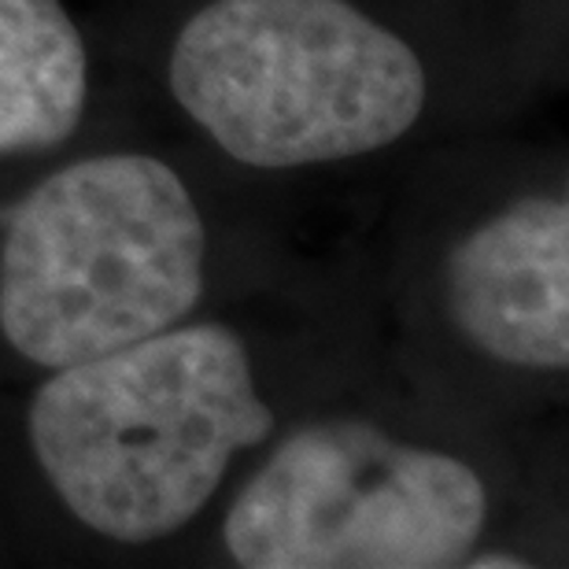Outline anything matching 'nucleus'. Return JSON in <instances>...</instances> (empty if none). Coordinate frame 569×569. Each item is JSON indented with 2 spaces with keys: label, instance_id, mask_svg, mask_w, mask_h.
<instances>
[{
  "label": "nucleus",
  "instance_id": "7",
  "mask_svg": "<svg viewBox=\"0 0 569 569\" xmlns=\"http://www.w3.org/2000/svg\"><path fill=\"white\" fill-rule=\"evenodd\" d=\"M473 555V551H470ZM473 569H521L526 562L515 559V555H496V551H488V555H473V559H466Z\"/></svg>",
  "mask_w": 569,
  "mask_h": 569
},
{
  "label": "nucleus",
  "instance_id": "5",
  "mask_svg": "<svg viewBox=\"0 0 569 569\" xmlns=\"http://www.w3.org/2000/svg\"><path fill=\"white\" fill-rule=\"evenodd\" d=\"M455 322L507 367H569V208L529 197L455 244L448 259Z\"/></svg>",
  "mask_w": 569,
  "mask_h": 569
},
{
  "label": "nucleus",
  "instance_id": "6",
  "mask_svg": "<svg viewBox=\"0 0 569 569\" xmlns=\"http://www.w3.org/2000/svg\"><path fill=\"white\" fill-rule=\"evenodd\" d=\"M86 111V44L60 0H0V156L63 144Z\"/></svg>",
  "mask_w": 569,
  "mask_h": 569
},
{
  "label": "nucleus",
  "instance_id": "2",
  "mask_svg": "<svg viewBox=\"0 0 569 569\" xmlns=\"http://www.w3.org/2000/svg\"><path fill=\"white\" fill-rule=\"evenodd\" d=\"M203 222L152 156H97L44 178L0 248V329L60 370L178 326L203 292Z\"/></svg>",
  "mask_w": 569,
  "mask_h": 569
},
{
  "label": "nucleus",
  "instance_id": "4",
  "mask_svg": "<svg viewBox=\"0 0 569 569\" xmlns=\"http://www.w3.org/2000/svg\"><path fill=\"white\" fill-rule=\"evenodd\" d=\"M488 518V492L451 455L411 448L370 422L292 432L226 518L244 569H448Z\"/></svg>",
  "mask_w": 569,
  "mask_h": 569
},
{
  "label": "nucleus",
  "instance_id": "1",
  "mask_svg": "<svg viewBox=\"0 0 569 569\" xmlns=\"http://www.w3.org/2000/svg\"><path fill=\"white\" fill-rule=\"evenodd\" d=\"M270 429L248 348L219 322L170 326L60 367L30 407V443L56 496L119 543L189 526L233 455Z\"/></svg>",
  "mask_w": 569,
  "mask_h": 569
},
{
  "label": "nucleus",
  "instance_id": "3",
  "mask_svg": "<svg viewBox=\"0 0 569 569\" xmlns=\"http://www.w3.org/2000/svg\"><path fill=\"white\" fill-rule=\"evenodd\" d=\"M170 93L222 152L281 170L400 141L426 71L348 0H211L178 33Z\"/></svg>",
  "mask_w": 569,
  "mask_h": 569
}]
</instances>
